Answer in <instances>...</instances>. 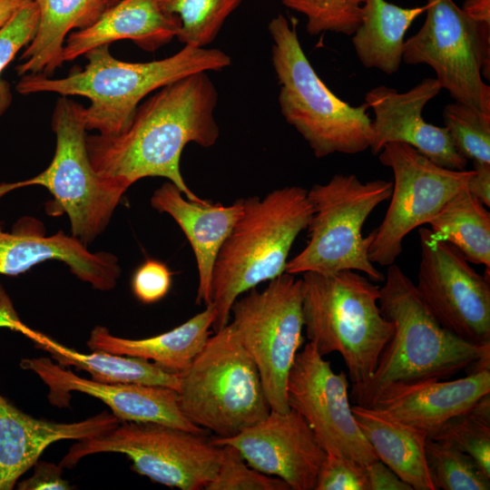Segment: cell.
<instances>
[{
	"instance_id": "cell-1",
	"label": "cell",
	"mask_w": 490,
	"mask_h": 490,
	"mask_svg": "<svg viewBox=\"0 0 490 490\" xmlns=\"http://www.w3.org/2000/svg\"><path fill=\"white\" fill-rule=\"evenodd\" d=\"M217 89L207 72L169 83L138 106L130 125L116 135L86 138L92 166L125 191L145 177H163L188 200L202 202L180 168L184 147L214 145L220 129L214 117Z\"/></svg>"
},
{
	"instance_id": "cell-2",
	"label": "cell",
	"mask_w": 490,
	"mask_h": 490,
	"mask_svg": "<svg viewBox=\"0 0 490 490\" xmlns=\"http://www.w3.org/2000/svg\"><path fill=\"white\" fill-rule=\"evenodd\" d=\"M379 288V307L393 324L374 373L351 387L350 397L370 407L403 387L490 369V345L469 343L445 328L426 307L416 285L399 266H387Z\"/></svg>"
},
{
	"instance_id": "cell-3",
	"label": "cell",
	"mask_w": 490,
	"mask_h": 490,
	"mask_svg": "<svg viewBox=\"0 0 490 490\" xmlns=\"http://www.w3.org/2000/svg\"><path fill=\"white\" fill-rule=\"evenodd\" d=\"M110 44L87 52L86 65L64 78L28 74L20 77L15 89L21 94L56 93L90 100L82 109L87 131L116 135L130 125L140 102L152 92L192 74L221 71L231 64L220 49L184 45L178 53L146 63L123 62L113 57Z\"/></svg>"
},
{
	"instance_id": "cell-4",
	"label": "cell",
	"mask_w": 490,
	"mask_h": 490,
	"mask_svg": "<svg viewBox=\"0 0 490 490\" xmlns=\"http://www.w3.org/2000/svg\"><path fill=\"white\" fill-rule=\"evenodd\" d=\"M311 215L308 191L299 186L276 189L263 198H242L240 215L213 266L214 332L229 323L240 295L285 272L290 249Z\"/></svg>"
},
{
	"instance_id": "cell-5",
	"label": "cell",
	"mask_w": 490,
	"mask_h": 490,
	"mask_svg": "<svg viewBox=\"0 0 490 490\" xmlns=\"http://www.w3.org/2000/svg\"><path fill=\"white\" fill-rule=\"evenodd\" d=\"M296 26V19L289 22L281 14L268 25L281 114L317 158L370 149L374 132L368 105L352 106L328 89L306 56Z\"/></svg>"
},
{
	"instance_id": "cell-6",
	"label": "cell",
	"mask_w": 490,
	"mask_h": 490,
	"mask_svg": "<svg viewBox=\"0 0 490 490\" xmlns=\"http://www.w3.org/2000/svg\"><path fill=\"white\" fill-rule=\"evenodd\" d=\"M303 328L318 352H338L351 387L367 382L393 332L382 314L379 287L355 270L302 274Z\"/></svg>"
},
{
	"instance_id": "cell-7",
	"label": "cell",
	"mask_w": 490,
	"mask_h": 490,
	"mask_svg": "<svg viewBox=\"0 0 490 490\" xmlns=\"http://www.w3.org/2000/svg\"><path fill=\"white\" fill-rule=\"evenodd\" d=\"M178 395L184 416L219 437L239 434L271 410L258 368L230 322L180 374Z\"/></svg>"
},
{
	"instance_id": "cell-8",
	"label": "cell",
	"mask_w": 490,
	"mask_h": 490,
	"mask_svg": "<svg viewBox=\"0 0 490 490\" xmlns=\"http://www.w3.org/2000/svg\"><path fill=\"white\" fill-rule=\"evenodd\" d=\"M392 181H361L354 174H336L308 191L312 215L305 248L286 264L285 272L333 274L341 270L364 273L372 281L385 275L368 258L370 233L362 228L371 212L390 198Z\"/></svg>"
},
{
	"instance_id": "cell-9",
	"label": "cell",
	"mask_w": 490,
	"mask_h": 490,
	"mask_svg": "<svg viewBox=\"0 0 490 490\" xmlns=\"http://www.w3.org/2000/svg\"><path fill=\"white\" fill-rule=\"evenodd\" d=\"M82 109L83 105L69 96L57 99L52 114L56 137L52 162L31 179L1 183L0 199L23 187L46 188L54 197L46 204V211L54 216L67 214L72 236L86 246L105 230L125 191L92 166Z\"/></svg>"
},
{
	"instance_id": "cell-10",
	"label": "cell",
	"mask_w": 490,
	"mask_h": 490,
	"mask_svg": "<svg viewBox=\"0 0 490 490\" xmlns=\"http://www.w3.org/2000/svg\"><path fill=\"white\" fill-rule=\"evenodd\" d=\"M109 452L125 455L136 473L181 490L204 489L221 458V446L203 434L158 423L120 422L103 435L78 440L60 465L72 467L87 456Z\"/></svg>"
},
{
	"instance_id": "cell-11",
	"label": "cell",
	"mask_w": 490,
	"mask_h": 490,
	"mask_svg": "<svg viewBox=\"0 0 490 490\" xmlns=\"http://www.w3.org/2000/svg\"><path fill=\"white\" fill-rule=\"evenodd\" d=\"M426 17L405 41L403 61L426 64L456 101L490 113V24L473 20L453 0H427Z\"/></svg>"
},
{
	"instance_id": "cell-12",
	"label": "cell",
	"mask_w": 490,
	"mask_h": 490,
	"mask_svg": "<svg viewBox=\"0 0 490 490\" xmlns=\"http://www.w3.org/2000/svg\"><path fill=\"white\" fill-rule=\"evenodd\" d=\"M302 279L284 272L233 303L237 335L255 362L271 410L287 412L286 384L302 344Z\"/></svg>"
},
{
	"instance_id": "cell-13",
	"label": "cell",
	"mask_w": 490,
	"mask_h": 490,
	"mask_svg": "<svg viewBox=\"0 0 490 490\" xmlns=\"http://www.w3.org/2000/svg\"><path fill=\"white\" fill-rule=\"evenodd\" d=\"M380 162L394 175L387 211L370 232L368 258L387 267L403 250V240L416 228L429 223L443 206L465 188L473 171L436 165L412 146L389 142L378 152Z\"/></svg>"
},
{
	"instance_id": "cell-14",
	"label": "cell",
	"mask_w": 490,
	"mask_h": 490,
	"mask_svg": "<svg viewBox=\"0 0 490 490\" xmlns=\"http://www.w3.org/2000/svg\"><path fill=\"white\" fill-rule=\"evenodd\" d=\"M348 387L347 374L334 372L309 341L289 372L287 403L304 418L327 454L366 466L378 458L356 422Z\"/></svg>"
},
{
	"instance_id": "cell-15",
	"label": "cell",
	"mask_w": 490,
	"mask_h": 490,
	"mask_svg": "<svg viewBox=\"0 0 490 490\" xmlns=\"http://www.w3.org/2000/svg\"><path fill=\"white\" fill-rule=\"evenodd\" d=\"M420 261L416 290L437 321L458 338L490 345V280L452 244L418 230Z\"/></svg>"
},
{
	"instance_id": "cell-16",
	"label": "cell",
	"mask_w": 490,
	"mask_h": 490,
	"mask_svg": "<svg viewBox=\"0 0 490 490\" xmlns=\"http://www.w3.org/2000/svg\"><path fill=\"white\" fill-rule=\"evenodd\" d=\"M215 446L235 447L254 469L282 479L292 490H315L327 456L296 411L270 410L262 420L230 437L213 436Z\"/></svg>"
},
{
	"instance_id": "cell-17",
	"label": "cell",
	"mask_w": 490,
	"mask_h": 490,
	"mask_svg": "<svg viewBox=\"0 0 490 490\" xmlns=\"http://www.w3.org/2000/svg\"><path fill=\"white\" fill-rule=\"evenodd\" d=\"M23 369L34 372L49 389V402L70 406L71 393L81 392L103 401L121 422H151L206 435L181 410L178 392L171 387L134 383H104L81 377L50 358H23Z\"/></svg>"
},
{
	"instance_id": "cell-18",
	"label": "cell",
	"mask_w": 490,
	"mask_h": 490,
	"mask_svg": "<svg viewBox=\"0 0 490 490\" xmlns=\"http://www.w3.org/2000/svg\"><path fill=\"white\" fill-rule=\"evenodd\" d=\"M441 89L436 78H425L404 93L384 85L368 91L365 103L375 115L371 152L377 154L387 143L402 142L436 165L465 170L467 160L456 150L446 128L428 123L422 116L426 104Z\"/></svg>"
},
{
	"instance_id": "cell-19",
	"label": "cell",
	"mask_w": 490,
	"mask_h": 490,
	"mask_svg": "<svg viewBox=\"0 0 490 490\" xmlns=\"http://www.w3.org/2000/svg\"><path fill=\"white\" fill-rule=\"evenodd\" d=\"M46 260L65 263L77 278L102 291L113 289L121 275L113 254L91 252L62 230L45 236L42 223L34 218H21L11 231L0 225V274L17 276Z\"/></svg>"
},
{
	"instance_id": "cell-20",
	"label": "cell",
	"mask_w": 490,
	"mask_h": 490,
	"mask_svg": "<svg viewBox=\"0 0 490 490\" xmlns=\"http://www.w3.org/2000/svg\"><path fill=\"white\" fill-rule=\"evenodd\" d=\"M121 421L103 411L85 420L58 423L34 418L0 394V490H12L51 444L103 435Z\"/></svg>"
},
{
	"instance_id": "cell-21",
	"label": "cell",
	"mask_w": 490,
	"mask_h": 490,
	"mask_svg": "<svg viewBox=\"0 0 490 490\" xmlns=\"http://www.w3.org/2000/svg\"><path fill=\"white\" fill-rule=\"evenodd\" d=\"M151 205L169 214L186 235L193 250L199 285L196 303H211V279L219 250L230 233L242 210V199L230 205L185 199L171 181L164 182L151 198Z\"/></svg>"
},
{
	"instance_id": "cell-22",
	"label": "cell",
	"mask_w": 490,
	"mask_h": 490,
	"mask_svg": "<svg viewBox=\"0 0 490 490\" xmlns=\"http://www.w3.org/2000/svg\"><path fill=\"white\" fill-rule=\"evenodd\" d=\"M181 22L157 0H119L91 25L74 31L65 40L63 59L71 62L90 50L119 40H131L153 52L177 36Z\"/></svg>"
},
{
	"instance_id": "cell-23",
	"label": "cell",
	"mask_w": 490,
	"mask_h": 490,
	"mask_svg": "<svg viewBox=\"0 0 490 490\" xmlns=\"http://www.w3.org/2000/svg\"><path fill=\"white\" fill-rule=\"evenodd\" d=\"M488 393L490 369H484L457 379L403 387L382 397L370 407L420 429L428 436Z\"/></svg>"
},
{
	"instance_id": "cell-24",
	"label": "cell",
	"mask_w": 490,
	"mask_h": 490,
	"mask_svg": "<svg viewBox=\"0 0 490 490\" xmlns=\"http://www.w3.org/2000/svg\"><path fill=\"white\" fill-rule=\"evenodd\" d=\"M215 315L214 306L211 303L176 328L141 339L116 337L107 328L96 326L90 333L87 346L92 351L144 358L168 372L180 375L188 368L211 335Z\"/></svg>"
},
{
	"instance_id": "cell-25",
	"label": "cell",
	"mask_w": 490,
	"mask_h": 490,
	"mask_svg": "<svg viewBox=\"0 0 490 490\" xmlns=\"http://www.w3.org/2000/svg\"><path fill=\"white\" fill-rule=\"evenodd\" d=\"M39 11L36 33L24 48L15 71L19 77L33 74L52 76L63 65L69 34L94 23L115 4L111 0H30Z\"/></svg>"
},
{
	"instance_id": "cell-26",
	"label": "cell",
	"mask_w": 490,
	"mask_h": 490,
	"mask_svg": "<svg viewBox=\"0 0 490 490\" xmlns=\"http://www.w3.org/2000/svg\"><path fill=\"white\" fill-rule=\"evenodd\" d=\"M352 412L381 462L413 490H436L426 461V432L373 407L354 405Z\"/></svg>"
},
{
	"instance_id": "cell-27",
	"label": "cell",
	"mask_w": 490,
	"mask_h": 490,
	"mask_svg": "<svg viewBox=\"0 0 490 490\" xmlns=\"http://www.w3.org/2000/svg\"><path fill=\"white\" fill-rule=\"evenodd\" d=\"M17 331L30 338L35 348L47 352L61 366H72L84 370L92 379L104 383H134L180 387V375L168 372L153 362L104 351L81 353L69 348L42 332L21 323Z\"/></svg>"
},
{
	"instance_id": "cell-28",
	"label": "cell",
	"mask_w": 490,
	"mask_h": 490,
	"mask_svg": "<svg viewBox=\"0 0 490 490\" xmlns=\"http://www.w3.org/2000/svg\"><path fill=\"white\" fill-rule=\"evenodd\" d=\"M426 11L421 7H401L386 0H366L360 24L352 43L360 63L392 74L403 61L405 34L416 18Z\"/></svg>"
},
{
	"instance_id": "cell-29",
	"label": "cell",
	"mask_w": 490,
	"mask_h": 490,
	"mask_svg": "<svg viewBox=\"0 0 490 490\" xmlns=\"http://www.w3.org/2000/svg\"><path fill=\"white\" fill-rule=\"evenodd\" d=\"M428 224L434 240L452 244L469 262L484 265L490 276V212L466 186Z\"/></svg>"
},
{
	"instance_id": "cell-30",
	"label": "cell",
	"mask_w": 490,
	"mask_h": 490,
	"mask_svg": "<svg viewBox=\"0 0 490 490\" xmlns=\"http://www.w3.org/2000/svg\"><path fill=\"white\" fill-rule=\"evenodd\" d=\"M428 437L467 454L490 477V393L467 411L447 420Z\"/></svg>"
},
{
	"instance_id": "cell-31",
	"label": "cell",
	"mask_w": 490,
	"mask_h": 490,
	"mask_svg": "<svg viewBox=\"0 0 490 490\" xmlns=\"http://www.w3.org/2000/svg\"><path fill=\"white\" fill-rule=\"evenodd\" d=\"M181 25L176 38L184 45L205 47L218 35L226 18L243 0H157Z\"/></svg>"
},
{
	"instance_id": "cell-32",
	"label": "cell",
	"mask_w": 490,
	"mask_h": 490,
	"mask_svg": "<svg viewBox=\"0 0 490 490\" xmlns=\"http://www.w3.org/2000/svg\"><path fill=\"white\" fill-rule=\"evenodd\" d=\"M426 461L436 490H489L490 477L467 454L427 436Z\"/></svg>"
},
{
	"instance_id": "cell-33",
	"label": "cell",
	"mask_w": 490,
	"mask_h": 490,
	"mask_svg": "<svg viewBox=\"0 0 490 490\" xmlns=\"http://www.w3.org/2000/svg\"><path fill=\"white\" fill-rule=\"evenodd\" d=\"M443 119L456 150L464 158L490 164V113L455 101L445 106Z\"/></svg>"
},
{
	"instance_id": "cell-34",
	"label": "cell",
	"mask_w": 490,
	"mask_h": 490,
	"mask_svg": "<svg viewBox=\"0 0 490 490\" xmlns=\"http://www.w3.org/2000/svg\"><path fill=\"white\" fill-rule=\"evenodd\" d=\"M366 0H282L283 5L307 17L309 34L331 32L352 35L360 24Z\"/></svg>"
},
{
	"instance_id": "cell-35",
	"label": "cell",
	"mask_w": 490,
	"mask_h": 490,
	"mask_svg": "<svg viewBox=\"0 0 490 490\" xmlns=\"http://www.w3.org/2000/svg\"><path fill=\"white\" fill-rule=\"evenodd\" d=\"M39 22V11L34 3L24 0L10 19L0 27V118L10 107L13 94L3 72L20 50L34 37Z\"/></svg>"
},
{
	"instance_id": "cell-36",
	"label": "cell",
	"mask_w": 490,
	"mask_h": 490,
	"mask_svg": "<svg viewBox=\"0 0 490 490\" xmlns=\"http://www.w3.org/2000/svg\"><path fill=\"white\" fill-rule=\"evenodd\" d=\"M221 446V458L205 490H290L282 479L265 475L245 461L232 446Z\"/></svg>"
},
{
	"instance_id": "cell-37",
	"label": "cell",
	"mask_w": 490,
	"mask_h": 490,
	"mask_svg": "<svg viewBox=\"0 0 490 490\" xmlns=\"http://www.w3.org/2000/svg\"><path fill=\"white\" fill-rule=\"evenodd\" d=\"M315 490H367L365 467L351 459L327 454Z\"/></svg>"
},
{
	"instance_id": "cell-38",
	"label": "cell",
	"mask_w": 490,
	"mask_h": 490,
	"mask_svg": "<svg viewBox=\"0 0 490 490\" xmlns=\"http://www.w3.org/2000/svg\"><path fill=\"white\" fill-rule=\"evenodd\" d=\"M172 275L164 263L149 259L136 270L132 277L133 294L144 304L155 303L169 292Z\"/></svg>"
},
{
	"instance_id": "cell-39",
	"label": "cell",
	"mask_w": 490,
	"mask_h": 490,
	"mask_svg": "<svg viewBox=\"0 0 490 490\" xmlns=\"http://www.w3.org/2000/svg\"><path fill=\"white\" fill-rule=\"evenodd\" d=\"M34 474L16 484L19 490H68L71 485L63 477V466L45 461L34 464Z\"/></svg>"
},
{
	"instance_id": "cell-40",
	"label": "cell",
	"mask_w": 490,
	"mask_h": 490,
	"mask_svg": "<svg viewBox=\"0 0 490 490\" xmlns=\"http://www.w3.org/2000/svg\"><path fill=\"white\" fill-rule=\"evenodd\" d=\"M367 490H413L391 468L375 460L366 466Z\"/></svg>"
},
{
	"instance_id": "cell-41",
	"label": "cell",
	"mask_w": 490,
	"mask_h": 490,
	"mask_svg": "<svg viewBox=\"0 0 490 490\" xmlns=\"http://www.w3.org/2000/svg\"><path fill=\"white\" fill-rule=\"evenodd\" d=\"M474 163V173L469 179L466 189L485 206L490 207V164Z\"/></svg>"
},
{
	"instance_id": "cell-42",
	"label": "cell",
	"mask_w": 490,
	"mask_h": 490,
	"mask_svg": "<svg viewBox=\"0 0 490 490\" xmlns=\"http://www.w3.org/2000/svg\"><path fill=\"white\" fill-rule=\"evenodd\" d=\"M21 323L22 322L12 306L9 297L0 286V327L8 328L16 331Z\"/></svg>"
},
{
	"instance_id": "cell-43",
	"label": "cell",
	"mask_w": 490,
	"mask_h": 490,
	"mask_svg": "<svg viewBox=\"0 0 490 490\" xmlns=\"http://www.w3.org/2000/svg\"><path fill=\"white\" fill-rule=\"evenodd\" d=\"M462 9L473 20L490 24V0H466Z\"/></svg>"
},
{
	"instance_id": "cell-44",
	"label": "cell",
	"mask_w": 490,
	"mask_h": 490,
	"mask_svg": "<svg viewBox=\"0 0 490 490\" xmlns=\"http://www.w3.org/2000/svg\"><path fill=\"white\" fill-rule=\"evenodd\" d=\"M24 0H0V27L4 25Z\"/></svg>"
},
{
	"instance_id": "cell-45",
	"label": "cell",
	"mask_w": 490,
	"mask_h": 490,
	"mask_svg": "<svg viewBox=\"0 0 490 490\" xmlns=\"http://www.w3.org/2000/svg\"><path fill=\"white\" fill-rule=\"evenodd\" d=\"M111 1L113 2V3H116V2H118L119 0H111Z\"/></svg>"
}]
</instances>
